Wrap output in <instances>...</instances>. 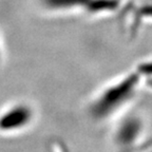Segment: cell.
Here are the masks:
<instances>
[{"mask_svg":"<svg viewBox=\"0 0 152 152\" xmlns=\"http://www.w3.org/2000/svg\"><path fill=\"white\" fill-rule=\"evenodd\" d=\"M145 76L137 69L128 72L104 87L93 99L90 112L96 119H106L125 107L136 94Z\"/></svg>","mask_w":152,"mask_h":152,"instance_id":"obj_1","label":"cell"},{"mask_svg":"<svg viewBox=\"0 0 152 152\" xmlns=\"http://www.w3.org/2000/svg\"><path fill=\"white\" fill-rule=\"evenodd\" d=\"M42 3L53 11L107 17L121 11L127 0H42Z\"/></svg>","mask_w":152,"mask_h":152,"instance_id":"obj_2","label":"cell"},{"mask_svg":"<svg viewBox=\"0 0 152 152\" xmlns=\"http://www.w3.org/2000/svg\"><path fill=\"white\" fill-rule=\"evenodd\" d=\"M33 119V110L24 104H14L0 114V131L15 132L23 129Z\"/></svg>","mask_w":152,"mask_h":152,"instance_id":"obj_3","label":"cell"},{"mask_svg":"<svg viewBox=\"0 0 152 152\" xmlns=\"http://www.w3.org/2000/svg\"><path fill=\"white\" fill-rule=\"evenodd\" d=\"M124 26L129 35L134 36L142 24L152 23V2L133 5L127 3L121 10Z\"/></svg>","mask_w":152,"mask_h":152,"instance_id":"obj_4","label":"cell"},{"mask_svg":"<svg viewBox=\"0 0 152 152\" xmlns=\"http://www.w3.org/2000/svg\"><path fill=\"white\" fill-rule=\"evenodd\" d=\"M142 127V121L135 116H128L117 125L114 131V142L121 148L134 147L140 140Z\"/></svg>","mask_w":152,"mask_h":152,"instance_id":"obj_5","label":"cell"}]
</instances>
